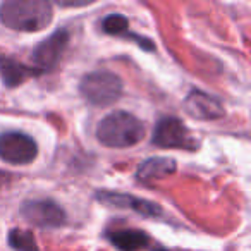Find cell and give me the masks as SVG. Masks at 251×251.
Returning a JSON list of instances; mask_svg holds the SVG:
<instances>
[{
	"label": "cell",
	"instance_id": "obj_3",
	"mask_svg": "<svg viewBox=\"0 0 251 251\" xmlns=\"http://www.w3.org/2000/svg\"><path fill=\"white\" fill-rule=\"evenodd\" d=\"M124 84L117 74L110 71H93L83 76L79 91L84 100L97 107H107L117 101L122 95Z\"/></svg>",
	"mask_w": 251,
	"mask_h": 251
},
{
	"label": "cell",
	"instance_id": "obj_8",
	"mask_svg": "<svg viewBox=\"0 0 251 251\" xmlns=\"http://www.w3.org/2000/svg\"><path fill=\"white\" fill-rule=\"evenodd\" d=\"M97 200L107 206H115V208H127L133 212L140 213L143 217H160L162 208L160 205L148 200L138 198V196L127 195V193H115V191H98Z\"/></svg>",
	"mask_w": 251,
	"mask_h": 251
},
{
	"label": "cell",
	"instance_id": "obj_13",
	"mask_svg": "<svg viewBox=\"0 0 251 251\" xmlns=\"http://www.w3.org/2000/svg\"><path fill=\"white\" fill-rule=\"evenodd\" d=\"M101 29H103V33L112 35V36H131V38L136 40V42L140 43L141 49H145V50L155 49L151 40L141 38V36L133 35V33L129 31V21H127V18H124L122 14H110V16H107V18H103L101 19Z\"/></svg>",
	"mask_w": 251,
	"mask_h": 251
},
{
	"label": "cell",
	"instance_id": "obj_15",
	"mask_svg": "<svg viewBox=\"0 0 251 251\" xmlns=\"http://www.w3.org/2000/svg\"><path fill=\"white\" fill-rule=\"evenodd\" d=\"M57 4L60 5V7H86L88 4H91V2H57Z\"/></svg>",
	"mask_w": 251,
	"mask_h": 251
},
{
	"label": "cell",
	"instance_id": "obj_4",
	"mask_svg": "<svg viewBox=\"0 0 251 251\" xmlns=\"http://www.w3.org/2000/svg\"><path fill=\"white\" fill-rule=\"evenodd\" d=\"M151 143L158 148H177V150L195 151L198 148L196 138L177 117H164L157 122Z\"/></svg>",
	"mask_w": 251,
	"mask_h": 251
},
{
	"label": "cell",
	"instance_id": "obj_1",
	"mask_svg": "<svg viewBox=\"0 0 251 251\" xmlns=\"http://www.w3.org/2000/svg\"><path fill=\"white\" fill-rule=\"evenodd\" d=\"M52 19L53 7L45 0H7L0 5V23L14 31H42Z\"/></svg>",
	"mask_w": 251,
	"mask_h": 251
},
{
	"label": "cell",
	"instance_id": "obj_6",
	"mask_svg": "<svg viewBox=\"0 0 251 251\" xmlns=\"http://www.w3.org/2000/svg\"><path fill=\"white\" fill-rule=\"evenodd\" d=\"M21 215L29 224L43 229H55L66 222V212L62 210V206L49 198L25 201L21 206Z\"/></svg>",
	"mask_w": 251,
	"mask_h": 251
},
{
	"label": "cell",
	"instance_id": "obj_2",
	"mask_svg": "<svg viewBox=\"0 0 251 251\" xmlns=\"http://www.w3.org/2000/svg\"><path fill=\"white\" fill-rule=\"evenodd\" d=\"M145 138V124L124 110L105 115L97 126V140L107 148H129Z\"/></svg>",
	"mask_w": 251,
	"mask_h": 251
},
{
	"label": "cell",
	"instance_id": "obj_9",
	"mask_svg": "<svg viewBox=\"0 0 251 251\" xmlns=\"http://www.w3.org/2000/svg\"><path fill=\"white\" fill-rule=\"evenodd\" d=\"M184 108L191 117L200 119V121H213L226 114L222 101L219 98L200 90L189 91L184 100Z\"/></svg>",
	"mask_w": 251,
	"mask_h": 251
},
{
	"label": "cell",
	"instance_id": "obj_10",
	"mask_svg": "<svg viewBox=\"0 0 251 251\" xmlns=\"http://www.w3.org/2000/svg\"><path fill=\"white\" fill-rule=\"evenodd\" d=\"M176 172V160L169 157H151L138 167L136 177L141 182L162 181Z\"/></svg>",
	"mask_w": 251,
	"mask_h": 251
},
{
	"label": "cell",
	"instance_id": "obj_7",
	"mask_svg": "<svg viewBox=\"0 0 251 251\" xmlns=\"http://www.w3.org/2000/svg\"><path fill=\"white\" fill-rule=\"evenodd\" d=\"M69 31L67 29H59V31L52 33L50 36H47L45 40L38 43L33 49V62L36 64V69L43 71L53 69L59 64V60L62 59L64 52H66L67 45H69Z\"/></svg>",
	"mask_w": 251,
	"mask_h": 251
},
{
	"label": "cell",
	"instance_id": "obj_11",
	"mask_svg": "<svg viewBox=\"0 0 251 251\" xmlns=\"http://www.w3.org/2000/svg\"><path fill=\"white\" fill-rule=\"evenodd\" d=\"M40 73H42L40 69L28 67L18 62L16 59H11V57H0V76H2V81L7 88L19 86V84H23V81Z\"/></svg>",
	"mask_w": 251,
	"mask_h": 251
},
{
	"label": "cell",
	"instance_id": "obj_14",
	"mask_svg": "<svg viewBox=\"0 0 251 251\" xmlns=\"http://www.w3.org/2000/svg\"><path fill=\"white\" fill-rule=\"evenodd\" d=\"M9 244L14 251H40L35 236L25 229H12L9 232Z\"/></svg>",
	"mask_w": 251,
	"mask_h": 251
},
{
	"label": "cell",
	"instance_id": "obj_12",
	"mask_svg": "<svg viewBox=\"0 0 251 251\" xmlns=\"http://www.w3.org/2000/svg\"><path fill=\"white\" fill-rule=\"evenodd\" d=\"M107 239L121 251H140L150 244L147 232L138 229H121L107 232Z\"/></svg>",
	"mask_w": 251,
	"mask_h": 251
},
{
	"label": "cell",
	"instance_id": "obj_16",
	"mask_svg": "<svg viewBox=\"0 0 251 251\" xmlns=\"http://www.w3.org/2000/svg\"><path fill=\"white\" fill-rule=\"evenodd\" d=\"M155 251H167V250H162V248H160V250H155Z\"/></svg>",
	"mask_w": 251,
	"mask_h": 251
},
{
	"label": "cell",
	"instance_id": "obj_5",
	"mask_svg": "<svg viewBox=\"0 0 251 251\" xmlns=\"http://www.w3.org/2000/svg\"><path fill=\"white\" fill-rule=\"evenodd\" d=\"M38 155V145L21 131L0 133V158L12 165H28Z\"/></svg>",
	"mask_w": 251,
	"mask_h": 251
}]
</instances>
